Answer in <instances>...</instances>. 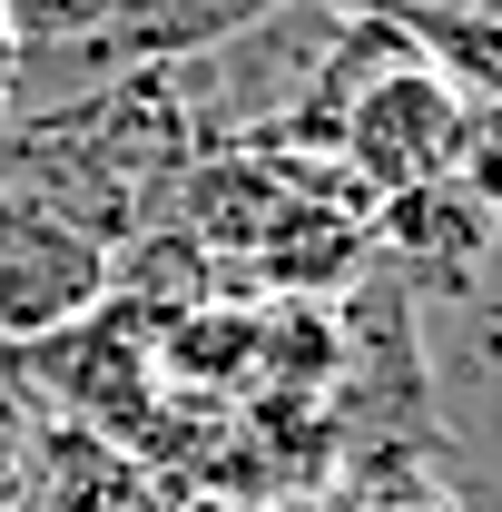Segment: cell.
<instances>
[{
    "instance_id": "8992f818",
    "label": "cell",
    "mask_w": 502,
    "mask_h": 512,
    "mask_svg": "<svg viewBox=\"0 0 502 512\" xmlns=\"http://www.w3.org/2000/svg\"><path fill=\"white\" fill-rule=\"evenodd\" d=\"M365 512H453V503H443V493H375Z\"/></svg>"
},
{
    "instance_id": "7a4b0ae2",
    "label": "cell",
    "mask_w": 502,
    "mask_h": 512,
    "mask_svg": "<svg viewBox=\"0 0 502 512\" xmlns=\"http://www.w3.org/2000/svg\"><path fill=\"white\" fill-rule=\"evenodd\" d=\"M30 512H168V493H158V463H148V453L50 424V434H40Z\"/></svg>"
},
{
    "instance_id": "ba28073f",
    "label": "cell",
    "mask_w": 502,
    "mask_h": 512,
    "mask_svg": "<svg viewBox=\"0 0 502 512\" xmlns=\"http://www.w3.org/2000/svg\"><path fill=\"white\" fill-rule=\"evenodd\" d=\"M119 10H128V0H109V20H119Z\"/></svg>"
},
{
    "instance_id": "6da1fadb",
    "label": "cell",
    "mask_w": 502,
    "mask_h": 512,
    "mask_svg": "<svg viewBox=\"0 0 502 512\" xmlns=\"http://www.w3.org/2000/svg\"><path fill=\"white\" fill-rule=\"evenodd\" d=\"M109 296V237H89L50 197L0 178V355L40 345Z\"/></svg>"
},
{
    "instance_id": "52a82bcc",
    "label": "cell",
    "mask_w": 502,
    "mask_h": 512,
    "mask_svg": "<svg viewBox=\"0 0 502 512\" xmlns=\"http://www.w3.org/2000/svg\"><path fill=\"white\" fill-rule=\"evenodd\" d=\"M188 512H247V503H188Z\"/></svg>"
},
{
    "instance_id": "3957f363",
    "label": "cell",
    "mask_w": 502,
    "mask_h": 512,
    "mask_svg": "<svg viewBox=\"0 0 502 512\" xmlns=\"http://www.w3.org/2000/svg\"><path fill=\"white\" fill-rule=\"evenodd\" d=\"M40 404H30V384L0 365V512H30V483H40Z\"/></svg>"
},
{
    "instance_id": "5b68a950",
    "label": "cell",
    "mask_w": 502,
    "mask_h": 512,
    "mask_svg": "<svg viewBox=\"0 0 502 512\" xmlns=\"http://www.w3.org/2000/svg\"><path fill=\"white\" fill-rule=\"evenodd\" d=\"M20 128V30H10V0H0V138Z\"/></svg>"
},
{
    "instance_id": "277c9868",
    "label": "cell",
    "mask_w": 502,
    "mask_h": 512,
    "mask_svg": "<svg viewBox=\"0 0 502 512\" xmlns=\"http://www.w3.org/2000/svg\"><path fill=\"white\" fill-rule=\"evenodd\" d=\"M453 188H463V197H473V207H483V217L502 227V109H493V99H483V109L463 119V158H453Z\"/></svg>"
}]
</instances>
